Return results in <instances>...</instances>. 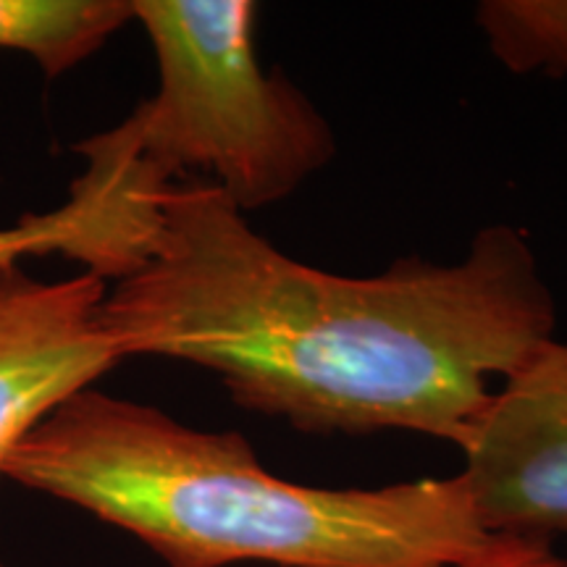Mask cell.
Masks as SVG:
<instances>
[{"instance_id":"obj_4","label":"cell","mask_w":567,"mask_h":567,"mask_svg":"<svg viewBox=\"0 0 567 567\" xmlns=\"http://www.w3.org/2000/svg\"><path fill=\"white\" fill-rule=\"evenodd\" d=\"M460 471L486 534L567 542V344L530 352L494 389Z\"/></svg>"},{"instance_id":"obj_2","label":"cell","mask_w":567,"mask_h":567,"mask_svg":"<svg viewBox=\"0 0 567 567\" xmlns=\"http://www.w3.org/2000/svg\"><path fill=\"white\" fill-rule=\"evenodd\" d=\"M0 476L126 530L166 567H444L488 536L460 473L295 484L237 431L193 429L92 386L34 423Z\"/></svg>"},{"instance_id":"obj_5","label":"cell","mask_w":567,"mask_h":567,"mask_svg":"<svg viewBox=\"0 0 567 567\" xmlns=\"http://www.w3.org/2000/svg\"><path fill=\"white\" fill-rule=\"evenodd\" d=\"M105 295L95 274L42 281L0 260V467L34 423L126 360L105 326Z\"/></svg>"},{"instance_id":"obj_1","label":"cell","mask_w":567,"mask_h":567,"mask_svg":"<svg viewBox=\"0 0 567 567\" xmlns=\"http://www.w3.org/2000/svg\"><path fill=\"white\" fill-rule=\"evenodd\" d=\"M103 318L124 358L205 368L239 408L302 434L410 431L463 452L494 389L555 339L557 302L509 224L484 226L452 264L339 276L187 179L163 197L145 264L109 284Z\"/></svg>"},{"instance_id":"obj_9","label":"cell","mask_w":567,"mask_h":567,"mask_svg":"<svg viewBox=\"0 0 567 567\" xmlns=\"http://www.w3.org/2000/svg\"><path fill=\"white\" fill-rule=\"evenodd\" d=\"M0 260H21V237L17 226L0 229Z\"/></svg>"},{"instance_id":"obj_7","label":"cell","mask_w":567,"mask_h":567,"mask_svg":"<svg viewBox=\"0 0 567 567\" xmlns=\"http://www.w3.org/2000/svg\"><path fill=\"white\" fill-rule=\"evenodd\" d=\"M476 24L513 74H567V0H484Z\"/></svg>"},{"instance_id":"obj_6","label":"cell","mask_w":567,"mask_h":567,"mask_svg":"<svg viewBox=\"0 0 567 567\" xmlns=\"http://www.w3.org/2000/svg\"><path fill=\"white\" fill-rule=\"evenodd\" d=\"M134 21L132 0H0V51L32 55L59 76Z\"/></svg>"},{"instance_id":"obj_3","label":"cell","mask_w":567,"mask_h":567,"mask_svg":"<svg viewBox=\"0 0 567 567\" xmlns=\"http://www.w3.org/2000/svg\"><path fill=\"white\" fill-rule=\"evenodd\" d=\"M151 40L158 90L122 124L142 166L166 187L203 179L243 213L295 195L337 155L321 111L255 45L250 0H132Z\"/></svg>"},{"instance_id":"obj_8","label":"cell","mask_w":567,"mask_h":567,"mask_svg":"<svg viewBox=\"0 0 567 567\" xmlns=\"http://www.w3.org/2000/svg\"><path fill=\"white\" fill-rule=\"evenodd\" d=\"M444 567H567V557L544 538L488 534L478 549Z\"/></svg>"}]
</instances>
